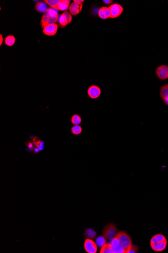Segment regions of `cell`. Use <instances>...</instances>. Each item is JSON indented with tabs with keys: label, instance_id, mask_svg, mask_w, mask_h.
Listing matches in <instances>:
<instances>
[{
	"label": "cell",
	"instance_id": "6da1fadb",
	"mask_svg": "<svg viewBox=\"0 0 168 253\" xmlns=\"http://www.w3.org/2000/svg\"><path fill=\"white\" fill-rule=\"evenodd\" d=\"M59 17L58 10L50 7L43 14L41 20V25L42 28L47 25L56 23Z\"/></svg>",
	"mask_w": 168,
	"mask_h": 253
},
{
	"label": "cell",
	"instance_id": "7a4b0ae2",
	"mask_svg": "<svg viewBox=\"0 0 168 253\" xmlns=\"http://www.w3.org/2000/svg\"><path fill=\"white\" fill-rule=\"evenodd\" d=\"M115 237L125 249V253H126L132 245V241L130 236L125 232H117Z\"/></svg>",
	"mask_w": 168,
	"mask_h": 253
},
{
	"label": "cell",
	"instance_id": "3957f363",
	"mask_svg": "<svg viewBox=\"0 0 168 253\" xmlns=\"http://www.w3.org/2000/svg\"><path fill=\"white\" fill-rule=\"evenodd\" d=\"M118 232L117 228L115 225L113 223L107 224L103 230V236L106 240H110L115 237Z\"/></svg>",
	"mask_w": 168,
	"mask_h": 253
},
{
	"label": "cell",
	"instance_id": "277c9868",
	"mask_svg": "<svg viewBox=\"0 0 168 253\" xmlns=\"http://www.w3.org/2000/svg\"><path fill=\"white\" fill-rule=\"evenodd\" d=\"M157 77L160 80H168V65H161L155 71Z\"/></svg>",
	"mask_w": 168,
	"mask_h": 253
},
{
	"label": "cell",
	"instance_id": "5b68a950",
	"mask_svg": "<svg viewBox=\"0 0 168 253\" xmlns=\"http://www.w3.org/2000/svg\"><path fill=\"white\" fill-rule=\"evenodd\" d=\"M110 10V18H115L121 16L123 11V8L118 4H114L109 7Z\"/></svg>",
	"mask_w": 168,
	"mask_h": 253
},
{
	"label": "cell",
	"instance_id": "8992f818",
	"mask_svg": "<svg viewBox=\"0 0 168 253\" xmlns=\"http://www.w3.org/2000/svg\"><path fill=\"white\" fill-rule=\"evenodd\" d=\"M84 248L88 253H96L97 252V245L93 240L89 238L85 240Z\"/></svg>",
	"mask_w": 168,
	"mask_h": 253
},
{
	"label": "cell",
	"instance_id": "52a82bcc",
	"mask_svg": "<svg viewBox=\"0 0 168 253\" xmlns=\"http://www.w3.org/2000/svg\"><path fill=\"white\" fill-rule=\"evenodd\" d=\"M87 94L90 98L92 99H96L100 96L101 90L100 88L97 86L93 85L88 88Z\"/></svg>",
	"mask_w": 168,
	"mask_h": 253
},
{
	"label": "cell",
	"instance_id": "ba28073f",
	"mask_svg": "<svg viewBox=\"0 0 168 253\" xmlns=\"http://www.w3.org/2000/svg\"><path fill=\"white\" fill-rule=\"evenodd\" d=\"M110 243L112 246L114 253H125V249L119 242L116 237H114L111 240V242Z\"/></svg>",
	"mask_w": 168,
	"mask_h": 253
},
{
	"label": "cell",
	"instance_id": "9c48e42d",
	"mask_svg": "<svg viewBox=\"0 0 168 253\" xmlns=\"http://www.w3.org/2000/svg\"><path fill=\"white\" fill-rule=\"evenodd\" d=\"M83 4L78 2H74L69 5V10L70 13L75 16L81 12L82 10Z\"/></svg>",
	"mask_w": 168,
	"mask_h": 253
},
{
	"label": "cell",
	"instance_id": "30bf717a",
	"mask_svg": "<svg viewBox=\"0 0 168 253\" xmlns=\"http://www.w3.org/2000/svg\"><path fill=\"white\" fill-rule=\"evenodd\" d=\"M58 26L56 23L47 25L43 29V33L49 36H52L56 35L58 30Z\"/></svg>",
	"mask_w": 168,
	"mask_h": 253
},
{
	"label": "cell",
	"instance_id": "8fae6325",
	"mask_svg": "<svg viewBox=\"0 0 168 253\" xmlns=\"http://www.w3.org/2000/svg\"><path fill=\"white\" fill-rule=\"evenodd\" d=\"M98 16L102 19H106L110 18L111 12L109 7H101L98 11Z\"/></svg>",
	"mask_w": 168,
	"mask_h": 253
},
{
	"label": "cell",
	"instance_id": "7c38bea8",
	"mask_svg": "<svg viewBox=\"0 0 168 253\" xmlns=\"http://www.w3.org/2000/svg\"><path fill=\"white\" fill-rule=\"evenodd\" d=\"M167 245V241H163L158 243H155L150 246L152 249L156 252H161L165 250Z\"/></svg>",
	"mask_w": 168,
	"mask_h": 253
},
{
	"label": "cell",
	"instance_id": "4fadbf2b",
	"mask_svg": "<svg viewBox=\"0 0 168 253\" xmlns=\"http://www.w3.org/2000/svg\"><path fill=\"white\" fill-rule=\"evenodd\" d=\"M70 2V0H61L56 9L66 11V10L69 8Z\"/></svg>",
	"mask_w": 168,
	"mask_h": 253
},
{
	"label": "cell",
	"instance_id": "5bb4252c",
	"mask_svg": "<svg viewBox=\"0 0 168 253\" xmlns=\"http://www.w3.org/2000/svg\"><path fill=\"white\" fill-rule=\"evenodd\" d=\"M167 240L166 238L163 235L161 234H157L154 235L150 240V246L153 245L155 243H160V242H163Z\"/></svg>",
	"mask_w": 168,
	"mask_h": 253
},
{
	"label": "cell",
	"instance_id": "9a60e30c",
	"mask_svg": "<svg viewBox=\"0 0 168 253\" xmlns=\"http://www.w3.org/2000/svg\"><path fill=\"white\" fill-rule=\"evenodd\" d=\"M35 10L40 13H44L47 10V5L45 2H39L35 5Z\"/></svg>",
	"mask_w": 168,
	"mask_h": 253
},
{
	"label": "cell",
	"instance_id": "2e32d148",
	"mask_svg": "<svg viewBox=\"0 0 168 253\" xmlns=\"http://www.w3.org/2000/svg\"><path fill=\"white\" fill-rule=\"evenodd\" d=\"M167 96H168V84H166L160 88V97L163 100Z\"/></svg>",
	"mask_w": 168,
	"mask_h": 253
},
{
	"label": "cell",
	"instance_id": "e0dca14e",
	"mask_svg": "<svg viewBox=\"0 0 168 253\" xmlns=\"http://www.w3.org/2000/svg\"><path fill=\"white\" fill-rule=\"evenodd\" d=\"M100 253H114L110 243H105L101 248Z\"/></svg>",
	"mask_w": 168,
	"mask_h": 253
},
{
	"label": "cell",
	"instance_id": "ac0fdd59",
	"mask_svg": "<svg viewBox=\"0 0 168 253\" xmlns=\"http://www.w3.org/2000/svg\"><path fill=\"white\" fill-rule=\"evenodd\" d=\"M71 122L74 125H79L82 122V118L78 114H74L71 118Z\"/></svg>",
	"mask_w": 168,
	"mask_h": 253
},
{
	"label": "cell",
	"instance_id": "d6986e66",
	"mask_svg": "<svg viewBox=\"0 0 168 253\" xmlns=\"http://www.w3.org/2000/svg\"><path fill=\"white\" fill-rule=\"evenodd\" d=\"M16 41V38L13 35H8L5 38V43L8 46H11L14 45Z\"/></svg>",
	"mask_w": 168,
	"mask_h": 253
},
{
	"label": "cell",
	"instance_id": "ffe728a7",
	"mask_svg": "<svg viewBox=\"0 0 168 253\" xmlns=\"http://www.w3.org/2000/svg\"><path fill=\"white\" fill-rule=\"evenodd\" d=\"M82 131V128L79 125H74L71 128V132L73 134L76 135V136H78V135L81 134Z\"/></svg>",
	"mask_w": 168,
	"mask_h": 253
},
{
	"label": "cell",
	"instance_id": "44dd1931",
	"mask_svg": "<svg viewBox=\"0 0 168 253\" xmlns=\"http://www.w3.org/2000/svg\"><path fill=\"white\" fill-rule=\"evenodd\" d=\"M58 22L59 25L61 27H65L66 25H68V21L66 19V17L64 16V14H61V15L59 16Z\"/></svg>",
	"mask_w": 168,
	"mask_h": 253
},
{
	"label": "cell",
	"instance_id": "7402d4cb",
	"mask_svg": "<svg viewBox=\"0 0 168 253\" xmlns=\"http://www.w3.org/2000/svg\"><path fill=\"white\" fill-rule=\"evenodd\" d=\"M60 1L61 0H45L43 2L50 6L51 8L56 9V7H57Z\"/></svg>",
	"mask_w": 168,
	"mask_h": 253
},
{
	"label": "cell",
	"instance_id": "603a6c76",
	"mask_svg": "<svg viewBox=\"0 0 168 253\" xmlns=\"http://www.w3.org/2000/svg\"><path fill=\"white\" fill-rule=\"evenodd\" d=\"M105 243H106V239L103 236L99 237L96 239V244L99 247H102Z\"/></svg>",
	"mask_w": 168,
	"mask_h": 253
},
{
	"label": "cell",
	"instance_id": "cb8c5ba5",
	"mask_svg": "<svg viewBox=\"0 0 168 253\" xmlns=\"http://www.w3.org/2000/svg\"><path fill=\"white\" fill-rule=\"evenodd\" d=\"M139 247L137 246L132 245L130 248L127 251L126 253H137L139 251Z\"/></svg>",
	"mask_w": 168,
	"mask_h": 253
},
{
	"label": "cell",
	"instance_id": "d4e9b609",
	"mask_svg": "<svg viewBox=\"0 0 168 253\" xmlns=\"http://www.w3.org/2000/svg\"><path fill=\"white\" fill-rule=\"evenodd\" d=\"M64 14V16L66 17V20H67V21H68V24H69V23H71L72 21V14H71L68 11H65L63 13Z\"/></svg>",
	"mask_w": 168,
	"mask_h": 253
},
{
	"label": "cell",
	"instance_id": "484cf974",
	"mask_svg": "<svg viewBox=\"0 0 168 253\" xmlns=\"http://www.w3.org/2000/svg\"><path fill=\"white\" fill-rule=\"evenodd\" d=\"M103 2L106 5H109V4H110L113 3V1H111V0H107V1L104 0V1H103Z\"/></svg>",
	"mask_w": 168,
	"mask_h": 253
},
{
	"label": "cell",
	"instance_id": "4316f807",
	"mask_svg": "<svg viewBox=\"0 0 168 253\" xmlns=\"http://www.w3.org/2000/svg\"><path fill=\"white\" fill-rule=\"evenodd\" d=\"M163 101L164 103H165V104L167 106H168V96L166 97L165 98H164L162 100Z\"/></svg>",
	"mask_w": 168,
	"mask_h": 253
},
{
	"label": "cell",
	"instance_id": "83f0119b",
	"mask_svg": "<svg viewBox=\"0 0 168 253\" xmlns=\"http://www.w3.org/2000/svg\"><path fill=\"white\" fill-rule=\"evenodd\" d=\"M28 146L29 149H32L33 148V144L31 143V142H29V143L28 144Z\"/></svg>",
	"mask_w": 168,
	"mask_h": 253
},
{
	"label": "cell",
	"instance_id": "f1b7e54d",
	"mask_svg": "<svg viewBox=\"0 0 168 253\" xmlns=\"http://www.w3.org/2000/svg\"><path fill=\"white\" fill-rule=\"evenodd\" d=\"M3 37H2V35L1 34L0 35V45L1 46L2 44V43H3Z\"/></svg>",
	"mask_w": 168,
	"mask_h": 253
},
{
	"label": "cell",
	"instance_id": "f546056e",
	"mask_svg": "<svg viewBox=\"0 0 168 253\" xmlns=\"http://www.w3.org/2000/svg\"><path fill=\"white\" fill-rule=\"evenodd\" d=\"M74 2H78V3H82V2H84V0H74Z\"/></svg>",
	"mask_w": 168,
	"mask_h": 253
}]
</instances>
